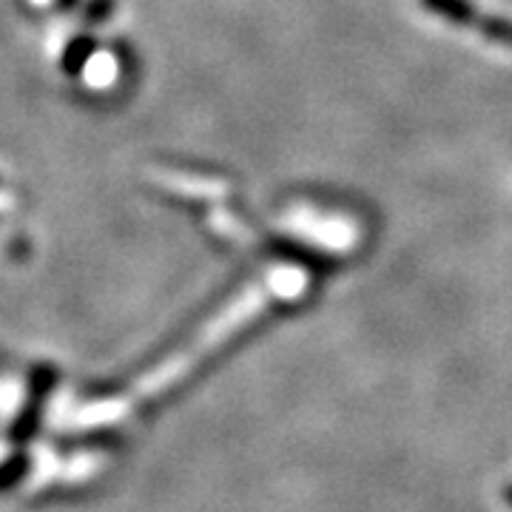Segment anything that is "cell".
Listing matches in <instances>:
<instances>
[{
	"instance_id": "cell-1",
	"label": "cell",
	"mask_w": 512,
	"mask_h": 512,
	"mask_svg": "<svg viewBox=\"0 0 512 512\" xmlns=\"http://www.w3.org/2000/svg\"><path fill=\"white\" fill-rule=\"evenodd\" d=\"M421 6L453 26H476L478 12L470 0H421Z\"/></svg>"
},
{
	"instance_id": "cell-2",
	"label": "cell",
	"mask_w": 512,
	"mask_h": 512,
	"mask_svg": "<svg viewBox=\"0 0 512 512\" xmlns=\"http://www.w3.org/2000/svg\"><path fill=\"white\" fill-rule=\"evenodd\" d=\"M476 29L484 37H490L501 46H510L512 49V20L498 18V15H490V18H478Z\"/></svg>"
}]
</instances>
